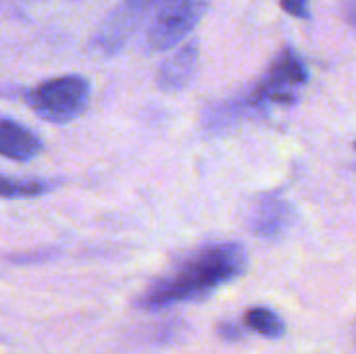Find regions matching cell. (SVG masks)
Segmentation results:
<instances>
[{"mask_svg": "<svg viewBox=\"0 0 356 354\" xmlns=\"http://www.w3.org/2000/svg\"><path fill=\"white\" fill-rule=\"evenodd\" d=\"M280 4L292 17H300V19L309 17V2L307 0H280Z\"/></svg>", "mask_w": 356, "mask_h": 354, "instance_id": "obj_11", "label": "cell"}, {"mask_svg": "<svg viewBox=\"0 0 356 354\" xmlns=\"http://www.w3.org/2000/svg\"><path fill=\"white\" fill-rule=\"evenodd\" d=\"M42 152V140L25 125L0 119V156L25 163Z\"/></svg>", "mask_w": 356, "mask_h": 354, "instance_id": "obj_7", "label": "cell"}, {"mask_svg": "<svg viewBox=\"0 0 356 354\" xmlns=\"http://www.w3.org/2000/svg\"><path fill=\"white\" fill-rule=\"evenodd\" d=\"M355 148H356V144H355Z\"/></svg>", "mask_w": 356, "mask_h": 354, "instance_id": "obj_14", "label": "cell"}, {"mask_svg": "<svg viewBox=\"0 0 356 354\" xmlns=\"http://www.w3.org/2000/svg\"><path fill=\"white\" fill-rule=\"evenodd\" d=\"M138 13H134L129 6H121L115 8V13L102 23V27L98 29V35L94 40V46L100 48L106 54H115L121 50V46L127 42L129 33L136 29L138 25Z\"/></svg>", "mask_w": 356, "mask_h": 354, "instance_id": "obj_8", "label": "cell"}, {"mask_svg": "<svg viewBox=\"0 0 356 354\" xmlns=\"http://www.w3.org/2000/svg\"><path fill=\"white\" fill-rule=\"evenodd\" d=\"M219 334H221L223 338H227V340H236V338L240 336L238 328H234V325H229V323L221 325V328H219Z\"/></svg>", "mask_w": 356, "mask_h": 354, "instance_id": "obj_13", "label": "cell"}, {"mask_svg": "<svg viewBox=\"0 0 356 354\" xmlns=\"http://www.w3.org/2000/svg\"><path fill=\"white\" fill-rule=\"evenodd\" d=\"M246 263V250L238 242H221L200 248L175 267V271L152 282L138 296L136 307L154 313L175 305L202 300L223 284L242 275Z\"/></svg>", "mask_w": 356, "mask_h": 354, "instance_id": "obj_1", "label": "cell"}, {"mask_svg": "<svg viewBox=\"0 0 356 354\" xmlns=\"http://www.w3.org/2000/svg\"><path fill=\"white\" fill-rule=\"evenodd\" d=\"M31 111L50 123H69L77 119L90 100V81L81 75H63L46 79L25 94Z\"/></svg>", "mask_w": 356, "mask_h": 354, "instance_id": "obj_2", "label": "cell"}, {"mask_svg": "<svg viewBox=\"0 0 356 354\" xmlns=\"http://www.w3.org/2000/svg\"><path fill=\"white\" fill-rule=\"evenodd\" d=\"M198 67V44L188 42L179 50H175L156 71V86L163 92H179L184 90Z\"/></svg>", "mask_w": 356, "mask_h": 354, "instance_id": "obj_5", "label": "cell"}, {"mask_svg": "<svg viewBox=\"0 0 356 354\" xmlns=\"http://www.w3.org/2000/svg\"><path fill=\"white\" fill-rule=\"evenodd\" d=\"M290 207L277 194L261 196L250 215V230L261 238H277L288 230Z\"/></svg>", "mask_w": 356, "mask_h": 354, "instance_id": "obj_6", "label": "cell"}, {"mask_svg": "<svg viewBox=\"0 0 356 354\" xmlns=\"http://www.w3.org/2000/svg\"><path fill=\"white\" fill-rule=\"evenodd\" d=\"M309 71L305 63L292 48H284L271 63L263 79L254 86L246 98L248 106H265L267 102L292 104L296 100V90L307 83Z\"/></svg>", "mask_w": 356, "mask_h": 354, "instance_id": "obj_4", "label": "cell"}, {"mask_svg": "<svg viewBox=\"0 0 356 354\" xmlns=\"http://www.w3.org/2000/svg\"><path fill=\"white\" fill-rule=\"evenodd\" d=\"M161 2H163V0H125L123 4L129 6L134 13L142 15V13H146V10H154Z\"/></svg>", "mask_w": 356, "mask_h": 354, "instance_id": "obj_12", "label": "cell"}, {"mask_svg": "<svg viewBox=\"0 0 356 354\" xmlns=\"http://www.w3.org/2000/svg\"><path fill=\"white\" fill-rule=\"evenodd\" d=\"M54 188L50 179L35 177H8L0 173V198L17 200V198H35L44 196Z\"/></svg>", "mask_w": 356, "mask_h": 354, "instance_id": "obj_9", "label": "cell"}, {"mask_svg": "<svg viewBox=\"0 0 356 354\" xmlns=\"http://www.w3.org/2000/svg\"><path fill=\"white\" fill-rule=\"evenodd\" d=\"M207 0H163L154 10L146 29V46L163 52L177 46L200 21Z\"/></svg>", "mask_w": 356, "mask_h": 354, "instance_id": "obj_3", "label": "cell"}, {"mask_svg": "<svg viewBox=\"0 0 356 354\" xmlns=\"http://www.w3.org/2000/svg\"><path fill=\"white\" fill-rule=\"evenodd\" d=\"M244 325L265 338H282L286 332V323L282 321V317L263 307H254V309L246 311Z\"/></svg>", "mask_w": 356, "mask_h": 354, "instance_id": "obj_10", "label": "cell"}]
</instances>
